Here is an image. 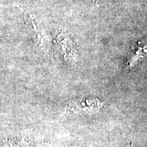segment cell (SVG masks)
Returning <instances> with one entry per match:
<instances>
[{"label":"cell","mask_w":147,"mask_h":147,"mask_svg":"<svg viewBox=\"0 0 147 147\" xmlns=\"http://www.w3.org/2000/svg\"><path fill=\"white\" fill-rule=\"evenodd\" d=\"M104 103L96 97H84L74 100L67 104L66 112L71 115H92L100 113Z\"/></svg>","instance_id":"6da1fadb"},{"label":"cell","mask_w":147,"mask_h":147,"mask_svg":"<svg viewBox=\"0 0 147 147\" xmlns=\"http://www.w3.org/2000/svg\"><path fill=\"white\" fill-rule=\"evenodd\" d=\"M14 147H30L29 146V144L25 140L21 139L19 140L16 141L14 144Z\"/></svg>","instance_id":"3957f363"},{"label":"cell","mask_w":147,"mask_h":147,"mask_svg":"<svg viewBox=\"0 0 147 147\" xmlns=\"http://www.w3.org/2000/svg\"><path fill=\"white\" fill-rule=\"evenodd\" d=\"M146 55H147V46L140 44L139 42L129 53L127 57V69H131L135 67L144 58Z\"/></svg>","instance_id":"7a4b0ae2"}]
</instances>
